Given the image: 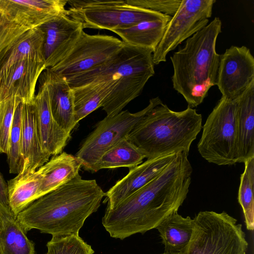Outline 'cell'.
<instances>
[{
  "instance_id": "cell-24",
  "label": "cell",
  "mask_w": 254,
  "mask_h": 254,
  "mask_svg": "<svg viewBox=\"0 0 254 254\" xmlns=\"http://www.w3.org/2000/svg\"><path fill=\"white\" fill-rule=\"evenodd\" d=\"M7 184L9 206L16 216L38 198L41 178L37 170L32 173H19Z\"/></svg>"
},
{
  "instance_id": "cell-36",
  "label": "cell",
  "mask_w": 254,
  "mask_h": 254,
  "mask_svg": "<svg viewBox=\"0 0 254 254\" xmlns=\"http://www.w3.org/2000/svg\"><path fill=\"white\" fill-rule=\"evenodd\" d=\"M13 214L11 210L5 206L0 202V226L2 220H4L9 216Z\"/></svg>"
},
{
  "instance_id": "cell-11",
  "label": "cell",
  "mask_w": 254,
  "mask_h": 254,
  "mask_svg": "<svg viewBox=\"0 0 254 254\" xmlns=\"http://www.w3.org/2000/svg\"><path fill=\"white\" fill-rule=\"evenodd\" d=\"M124 44L112 36L90 35L83 31L67 56L49 69L67 79L103 64Z\"/></svg>"
},
{
  "instance_id": "cell-22",
  "label": "cell",
  "mask_w": 254,
  "mask_h": 254,
  "mask_svg": "<svg viewBox=\"0 0 254 254\" xmlns=\"http://www.w3.org/2000/svg\"><path fill=\"white\" fill-rule=\"evenodd\" d=\"M194 220L174 212L164 219L156 228L164 246V253H181L190 242L193 231Z\"/></svg>"
},
{
  "instance_id": "cell-16",
  "label": "cell",
  "mask_w": 254,
  "mask_h": 254,
  "mask_svg": "<svg viewBox=\"0 0 254 254\" xmlns=\"http://www.w3.org/2000/svg\"><path fill=\"white\" fill-rule=\"evenodd\" d=\"M33 105L37 131L42 150L50 156L61 153L66 145L70 134L55 120L51 109L48 87L41 77Z\"/></svg>"
},
{
  "instance_id": "cell-38",
  "label": "cell",
  "mask_w": 254,
  "mask_h": 254,
  "mask_svg": "<svg viewBox=\"0 0 254 254\" xmlns=\"http://www.w3.org/2000/svg\"></svg>"
},
{
  "instance_id": "cell-31",
  "label": "cell",
  "mask_w": 254,
  "mask_h": 254,
  "mask_svg": "<svg viewBox=\"0 0 254 254\" xmlns=\"http://www.w3.org/2000/svg\"><path fill=\"white\" fill-rule=\"evenodd\" d=\"M29 30L11 21L0 9V68L11 48Z\"/></svg>"
},
{
  "instance_id": "cell-23",
  "label": "cell",
  "mask_w": 254,
  "mask_h": 254,
  "mask_svg": "<svg viewBox=\"0 0 254 254\" xmlns=\"http://www.w3.org/2000/svg\"><path fill=\"white\" fill-rule=\"evenodd\" d=\"M171 18L145 21L112 32L119 35L125 44L154 52L161 41Z\"/></svg>"
},
{
  "instance_id": "cell-33",
  "label": "cell",
  "mask_w": 254,
  "mask_h": 254,
  "mask_svg": "<svg viewBox=\"0 0 254 254\" xmlns=\"http://www.w3.org/2000/svg\"><path fill=\"white\" fill-rule=\"evenodd\" d=\"M20 99L12 97L0 102V153H7L13 117Z\"/></svg>"
},
{
  "instance_id": "cell-21",
  "label": "cell",
  "mask_w": 254,
  "mask_h": 254,
  "mask_svg": "<svg viewBox=\"0 0 254 254\" xmlns=\"http://www.w3.org/2000/svg\"><path fill=\"white\" fill-rule=\"evenodd\" d=\"M82 164L79 158L65 152L54 156L37 170L41 178L38 198L75 178Z\"/></svg>"
},
{
  "instance_id": "cell-25",
  "label": "cell",
  "mask_w": 254,
  "mask_h": 254,
  "mask_svg": "<svg viewBox=\"0 0 254 254\" xmlns=\"http://www.w3.org/2000/svg\"><path fill=\"white\" fill-rule=\"evenodd\" d=\"M71 88L73 99L74 119L77 124L90 113L102 107L110 94L109 87L104 82H91Z\"/></svg>"
},
{
  "instance_id": "cell-13",
  "label": "cell",
  "mask_w": 254,
  "mask_h": 254,
  "mask_svg": "<svg viewBox=\"0 0 254 254\" xmlns=\"http://www.w3.org/2000/svg\"><path fill=\"white\" fill-rule=\"evenodd\" d=\"M46 69L45 62L26 59L0 68V102L16 97L32 104L37 80Z\"/></svg>"
},
{
  "instance_id": "cell-32",
  "label": "cell",
  "mask_w": 254,
  "mask_h": 254,
  "mask_svg": "<svg viewBox=\"0 0 254 254\" xmlns=\"http://www.w3.org/2000/svg\"><path fill=\"white\" fill-rule=\"evenodd\" d=\"M47 254H94L90 245L79 235L52 236L46 245Z\"/></svg>"
},
{
  "instance_id": "cell-10",
  "label": "cell",
  "mask_w": 254,
  "mask_h": 254,
  "mask_svg": "<svg viewBox=\"0 0 254 254\" xmlns=\"http://www.w3.org/2000/svg\"><path fill=\"white\" fill-rule=\"evenodd\" d=\"M215 2V0H182L153 53L155 65L166 62L170 52L208 24Z\"/></svg>"
},
{
  "instance_id": "cell-19",
  "label": "cell",
  "mask_w": 254,
  "mask_h": 254,
  "mask_svg": "<svg viewBox=\"0 0 254 254\" xmlns=\"http://www.w3.org/2000/svg\"><path fill=\"white\" fill-rule=\"evenodd\" d=\"M237 163L254 157V82L235 100Z\"/></svg>"
},
{
  "instance_id": "cell-7",
  "label": "cell",
  "mask_w": 254,
  "mask_h": 254,
  "mask_svg": "<svg viewBox=\"0 0 254 254\" xmlns=\"http://www.w3.org/2000/svg\"><path fill=\"white\" fill-rule=\"evenodd\" d=\"M68 16L84 28L114 30L170 16L133 6L126 0H67Z\"/></svg>"
},
{
  "instance_id": "cell-29",
  "label": "cell",
  "mask_w": 254,
  "mask_h": 254,
  "mask_svg": "<svg viewBox=\"0 0 254 254\" xmlns=\"http://www.w3.org/2000/svg\"><path fill=\"white\" fill-rule=\"evenodd\" d=\"M245 164L244 172L240 177L238 199L242 208L246 227L248 230L254 229V157Z\"/></svg>"
},
{
  "instance_id": "cell-14",
  "label": "cell",
  "mask_w": 254,
  "mask_h": 254,
  "mask_svg": "<svg viewBox=\"0 0 254 254\" xmlns=\"http://www.w3.org/2000/svg\"><path fill=\"white\" fill-rule=\"evenodd\" d=\"M46 68L61 62L73 48L83 31L81 22L66 15L56 17L41 25Z\"/></svg>"
},
{
  "instance_id": "cell-35",
  "label": "cell",
  "mask_w": 254,
  "mask_h": 254,
  "mask_svg": "<svg viewBox=\"0 0 254 254\" xmlns=\"http://www.w3.org/2000/svg\"><path fill=\"white\" fill-rule=\"evenodd\" d=\"M0 202L7 208H9L8 195L7 184L0 173Z\"/></svg>"
},
{
  "instance_id": "cell-1",
  "label": "cell",
  "mask_w": 254,
  "mask_h": 254,
  "mask_svg": "<svg viewBox=\"0 0 254 254\" xmlns=\"http://www.w3.org/2000/svg\"><path fill=\"white\" fill-rule=\"evenodd\" d=\"M182 151L155 179L112 208H106L102 223L110 236L124 240L156 228L178 212L187 198L192 169Z\"/></svg>"
},
{
  "instance_id": "cell-20",
  "label": "cell",
  "mask_w": 254,
  "mask_h": 254,
  "mask_svg": "<svg viewBox=\"0 0 254 254\" xmlns=\"http://www.w3.org/2000/svg\"><path fill=\"white\" fill-rule=\"evenodd\" d=\"M21 154L23 165L20 173L35 172L48 162L51 156L44 152L41 146L33 103H22Z\"/></svg>"
},
{
  "instance_id": "cell-9",
  "label": "cell",
  "mask_w": 254,
  "mask_h": 254,
  "mask_svg": "<svg viewBox=\"0 0 254 254\" xmlns=\"http://www.w3.org/2000/svg\"><path fill=\"white\" fill-rule=\"evenodd\" d=\"M161 101L159 97L150 99L142 110L131 113L127 110L106 116L85 139L75 156L82 161L84 170L95 173V167L102 156L110 148L127 137L139 121Z\"/></svg>"
},
{
  "instance_id": "cell-17",
  "label": "cell",
  "mask_w": 254,
  "mask_h": 254,
  "mask_svg": "<svg viewBox=\"0 0 254 254\" xmlns=\"http://www.w3.org/2000/svg\"><path fill=\"white\" fill-rule=\"evenodd\" d=\"M172 154L146 161L130 168L127 174L105 192L104 203L112 208L155 179L176 157Z\"/></svg>"
},
{
  "instance_id": "cell-12",
  "label": "cell",
  "mask_w": 254,
  "mask_h": 254,
  "mask_svg": "<svg viewBox=\"0 0 254 254\" xmlns=\"http://www.w3.org/2000/svg\"><path fill=\"white\" fill-rule=\"evenodd\" d=\"M254 82V58L243 46H231L220 55L216 85L222 97L234 101Z\"/></svg>"
},
{
  "instance_id": "cell-26",
  "label": "cell",
  "mask_w": 254,
  "mask_h": 254,
  "mask_svg": "<svg viewBox=\"0 0 254 254\" xmlns=\"http://www.w3.org/2000/svg\"><path fill=\"white\" fill-rule=\"evenodd\" d=\"M0 254H36L35 244L12 214L0 226Z\"/></svg>"
},
{
  "instance_id": "cell-34",
  "label": "cell",
  "mask_w": 254,
  "mask_h": 254,
  "mask_svg": "<svg viewBox=\"0 0 254 254\" xmlns=\"http://www.w3.org/2000/svg\"><path fill=\"white\" fill-rule=\"evenodd\" d=\"M131 6L173 16L182 0H126Z\"/></svg>"
},
{
  "instance_id": "cell-15",
  "label": "cell",
  "mask_w": 254,
  "mask_h": 254,
  "mask_svg": "<svg viewBox=\"0 0 254 254\" xmlns=\"http://www.w3.org/2000/svg\"><path fill=\"white\" fill-rule=\"evenodd\" d=\"M67 4V0H0V9L11 21L31 29L68 16Z\"/></svg>"
},
{
  "instance_id": "cell-5",
  "label": "cell",
  "mask_w": 254,
  "mask_h": 254,
  "mask_svg": "<svg viewBox=\"0 0 254 254\" xmlns=\"http://www.w3.org/2000/svg\"><path fill=\"white\" fill-rule=\"evenodd\" d=\"M202 127V116L189 106L174 111L161 101L136 125L127 136L147 159L185 151Z\"/></svg>"
},
{
  "instance_id": "cell-3",
  "label": "cell",
  "mask_w": 254,
  "mask_h": 254,
  "mask_svg": "<svg viewBox=\"0 0 254 254\" xmlns=\"http://www.w3.org/2000/svg\"><path fill=\"white\" fill-rule=\"evenodd\" d=\"M153 53L148 49L124 43L103 64L66 79L71 87L91 82H105L110 94L102 107L107 116H114L140 94L147 82L154 75Z\"/></svg>"
},
{
  "instance_id": "cell-6",
  "label": "cell",
  "mask_w": 254,
  "mask_h": 254,
  "mask_svg": "<svg viewBox=\"0 0 254 254\" xmlns=\"http://www.w3.org/2000/svg\"><path fill=\"white\" fill-rule=\"evenodd\" d=\"M190 242L181 254H246L248 243L241 224L225 211L199 212Z\"/></svg>"
},
{
  "instance_id": "cell-2",
  "label": "cell",
  "mask_w": 254,
  "mask_h": 254,
  "mask_svg": "<svg viewBox=\"0 0 254 254\" xmlns=\"http://www.w3.org/2000/svg\"><path fill=\"white\" fill-rule=\"evenodd\" d=\"M105 195L95 180H84L79 174L36 199L16 219L26 233L36 229L52 236L78 235Z\"/></svg>"
},
{
  "instance_id": "cell-37",
  "label": "cell",
  "mask_w": 254,
  "mask_h": 254,
  "mask_svg": "<svg viewBox=\"0 0 254 254\" xmlns=\"http://www.w3.org/2000/svg\"><path fill=\"white\" fill-rule=\"evenodd\" d=\"M161 254H181V253H164Z\"/></svg>"
},
{
  "instance_id": "cell-18",
  "label": "cell",
  "mask_w": 254,
  "mask_h": 254,
  "mask_svg": "<svg viewBox=\"0 0 254 254\" xmlns=\"http://www.w3.org/2000/svg\"><path fill=\"white\" fill-rule=\"evenodd\" d=\"M41 74L47 84L50 107L57 123L70 134L77 125L75 121L72 89L66 78L46 68Z\"/></svg>"
},
{
  "instance_id": "cell-30",
  "label": "cell",
  "mask_w": 254,
  "mask_h": 254,
  "mask_svg": "<svg viewBox=\"0 0 254 254\" xmlns=\"http://www.w3.org/2000/svg\"><path fill=\"white\" fill-rule=\"evenodd\" d=\"M22 117V103H20L14 113L6 153L9 172L12 174H18L23 165L21 154Z\"/></svg>"
},
{
  "instance_id": "cell-28",
  "label": "cell",
  "mask_w": 254,
  "mask_h": 254,
  "mask_svg": "<svg viewBox=\"0 0 254 254\" xmlns=\"http://www.w3.org/2000/svg\"><path fill=\"white\" fill-rule=\"evenodd\" d=\"M44 39V33L40 27L30 29L11 48L2 65L26 59L45 62Z\"/></svg>"
},
{
  "instance_id": "cell-27",
  "label": "cell",
  "mask_w": 254,
  "mask_h": 254,
  "mask_svg": "<svg viewBox=\"0 0 254 254\" xmlns=\"http://www.w3.org/2000/svg\"><path fill=\"white\" fill-rule=\"evenodd\" d=\"M127 138L121 140L102 156L95 167V172L103 169H130L142 163L144 155Z\"/></svg>"
},
{
  "instance_id": "cell-8",
  "label": "cell",
  "mask_w": 254,
  "mask_h": 254,
  "mask_svg": "<svg viewBox=\"0 0 254 254\" xmlns=\"http://www.w3.org/2000/svg\"><path fill=\"white\" fill-rule=\"evenodd\" d=\"M236 104L221 97L202 127L197 144L202 158L219 166L237 163Z\"/></svg>"
},
{
  "instance_id": "cell-4",
  "label": "cell",
  "mask_w": 254,
  "mask_h": 254,
  "mask_svg": "<svg viewBox=\"0 0 254 254\" xmlns=\"http://www.w3.org/2000/svg\"><path fill=\"white\" fill-rule=\"evenodd\" d=\"M222 25L220 19L215 17L170 57L173 88L192 108L201 104L216 85L220 55L216 45Z\"/></svg>"
}]
</instances>
